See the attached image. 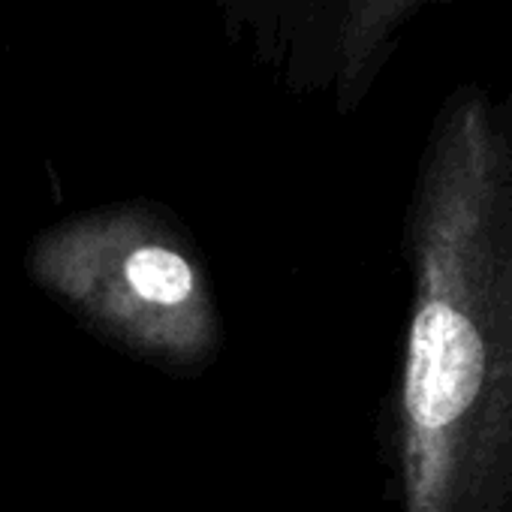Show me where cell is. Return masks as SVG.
<instances>
[{"instance_id": "6da1fadb", "label": "cell", "mask_w": 512, "mask_h": 512, "mask_svg": "<svg viewBox=\"0 0 512 512\" xmlns=\"http://www.w3.org/2000/svg\"><path fill=\"white\" fill-rule=\"evenodd\" d=\"M389 395L398 512H512V85L452 88L404 211Z\"/></svg>"}, {"instance_id": "7a4b0ae2", "label": "cell", "mask_w": 512, "mask_h": 512, "mask_svg": "<svg viewBox=\"0 0 512 512\" xmlns=\"http://www.w3.org/2000/svg\"><path fill=\"white\" fill-rule=\"evenodd\" d=\"M31 278L97 335L169 371L220 350V314L199 253L160 208L130 202L43 229Z\"/></svg>"}, {"instance_id": "3957f363", "label": "cell", "mask_w": 512, "mask_h": 512, "mask_svg": "<svg viewBox=\"0 0 512 512\" xmlns=\"http://www.w3.org/2000/svg\"><path fill=\"white\" fill-rule=\"evenodd\" d=\"M428 4L434 0H311L308 49L293 82L332 88L335 112L353 115L395 55L401 31Z\"/></svg>"}]
</instances>
